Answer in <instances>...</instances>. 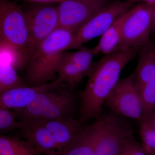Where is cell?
Listing matches in <instances>:
<instances>
[{"mask_svg": "<svg viewBox=\"0 0 155 155\" xmlns=\"http://www.w3.org/2000/svg\"><path fill=\"white\" fill-rule=\"evenodd\" d=\"M33 144L17 137L0 135V155H41Z\"/></svg>", "mask_w": 155, "mask_h": 155, "instance_id": "e0dca14e", "label": "cell"}, {"mask_svg": "<svg viewBox=\"0 0 155 155\" xmlns=\"http://www.w3.org/2000/svg\"><path fill=\"white\" fill-rule=\"evenodd\" d=\"M108 0H63L58 5L59 28L76 33L109 4Z\"/></svg>", "mask_w": 155, "mask_h": 155, "instance_id": "8fae6325", "label": "cell"}, {"mask_svg": "<svg viewBox=\"0 0 155 155\" xmlns=\"http://www.w3.org/2000/svg\"><path fill=\"white\" fill-rule=\"evenodd\" d=\"M153 30L155 31V7L153 14Z\"/></svg>", "mask_w": 155, "mask_h": 155, "instance_id": "4316f807", "label": "cell"}, {"mask_svg": "<svg viewBox=\"0 0 155 155\" xmlns=\"http://www.w3.org/2000/svg\"><path fill=\"white\" fill-rule=\"evenodd\" d=\"M136 85L139 95L143 119L155 112V83Z\"/></svg>", "mask_w": 155, "mask_h": 155, "instance_id": "ffe728a7", "label": "cell"}, {"mask_svg": "<svg viewBox=\"0 0 155 155\" xmlns=\"http://www.w3.org/2000/svg\"><path fill=\"white\" fill-rule=\"evenodd\" d=\"M64 84L59 78L37 86H25L12 89L0 94V107L18 112L26 107L37 94L43 91Z\"/></svg>", "mask_w": 155, "mask_h": 155, "instance_id": "4fadbf2b", "label": "cell"}, {"mask_svg": "<svg viewBox=\"0 0 155 155\" xmlns=\"http://www.w3.org/2000/svg\"><path fill=\"white\" fill-rule=\"evenodd\" d=\"M155 7L140 3L132 8L122 25L121 50L140 48L150 41Z\"/></svg>", "mask_w": 155, "mask_h": 155, "instance_id": "52a82bcc", "label": "cell"}, {"mask_svg": "<svg viewBox=\"0 0 155 155\" xmlns=\"http://www.w3.org/2000/svg\"><path fill=\"white\" fill-rule=\"evenodd\" d=\"M59 155H96L90 125L81 128L72 142Z\"/></svg>", "mask_w": 155, "mask_h": 155, "instance_id": "ac0fdd59", "label": "cell"}, {"mask_svg": "<svg viewBox=\"0 0 155 155\" xmlns=\"http://www.w3.org/2000/svg\"><path fill=\"white\" fill-rule=\"evenodd\" d=\"M75 33L58 28L31 50L24 67V81L28 86H37L55 80L62 53L72 49Z\"/></svg>", "mask_w": 155, "mask_h": 155, "instance_id": "7a4b0ae2", "label": "cell"}, {"mask_svg": "<svg viewBox=\"0 0 155 155\" xmlns=\"http://www.w3.org/2000/svg\"><path fill=\"white\" fill-rule=\"evenodd\" d=\"M29 2L52 3L60 2L63 0H24Z\"/></svg>", "mask_w": 155, "mask_h": 155, "instance_id": "d4e9b609", "label": "cell"}, {"mask_svg": "<svg viewBox=\"0 0 155 155\" xmlns=\"http://www.w3.org/2000/svg\"><path fill=\"white\" fill-rule=\"evenodd\" d=\"M90 125L96 155H118L125 144L135 139L126 118L111 111L102 114Z\"/></svg>", "mask_w": 155, "mask_h": 155, "instance_id": "3957f363", "label": "cell"}, {"mask_svg": "<svg viewBox=\"0 0 155 155\" xmlns=\"http://www.w3.org/2000/svg\"><path fill=\"white\" fill-rule=\"evenodd\" d=\"M29 42L28 23L22 6L9 0H0V44L14 49L25 66Z\"/></svg>", "mask_w": 155, "mask_h": 155, "instance_id": "5b68a950", "label": "cell"}, {"mask_svg": "<svg viewBox=\"0 0 155 155\" xmlns=\"http://www.w3.org/2000/svg\"><path fill=\"white\" fill-rule=\"evenodd\" d=\"M75 107L73 90L62 84L39 93L21 110L18 119L45 120L73 116Z\"/></svg>", "mask_w": 155, "mask_h": 155, "instance_id": "277c9868", "label": "cell"}, {"mask_svg": "<svg viewBox=\"0 0 155 155\" xmlns=\"http://www.w3.org/2000/svg\"><path fill=\"white\" fill-rule=\"evenodd\" d=\"M142 2V3L155 6V0H136L135 2Z\"/></svg>", "mask_w": 155, "mask_h": 155, "instance_id": "484cf974", "label": "cell"}, {"mask_svg": "<svg viewBox=\"0 0 155 155\" xmlns=\"http://www.w3.org/2000/svg\"><path fill=\"white\" fill-rule=\"evenodd\" d=\"M133 3L117 0L107 4L75 33L72 49H79L84 43L101 36L116 19L132 8Z\"/></svg>", "mask_w": 155, "mask_h": 155, "instance_id": "9c48e42d", "label": "cell"}, {"mask_svg": "<svg viewBox=\"0 0 155 155\" xmlns=\"http://www.w3.org/2000/svg\"><path fill=\"white\" fill-rule=\"evenodd\" d=\"M17 129L23 139L29 141L45 155H59L53 136L39 121L20 119Z\"/></svg>", "mask_w": 155, "mask_h": 155, "instance_id": "7c38bea8", "label": "cell"}, {"mask_svg": "<svg viewBox=\"0 0 155 155\" xmlns=\"http://www.w3.org/2000/svg\"><path fill=\"white\" fill-rule=\"evenodd\" d=\"M38 120L44 125L53 136L59 155L71 143L84 126V123L80 119H75L73 116Z\"/></svg>", "mask_w": 155, "mask_h": 155, "instance_id": "5bb4252c", "label": "cell"}, {"mask_svg": "<svg viewBox=\"0 0 155 155\" xmlns=\"http://www.w3.org/2000/svg\"><path fill=\"white\" fill-rule=\"evenodd\" d=\"M141 123L155 130V112L143 118Z\"/></svg>", "mask_w": 155, "mask_h": 155, "instance_id": "cb8c5ba5", "label": "cell"}, {"mask_svg": "<svg viewBox=\"0 0 155 155\" xmlns=\"http://www.w3.org/2000/svg\"><path fill=\"white\" fill-rule=\"evenodd\" d=\"M135 72L136 84L155 83V43L151 40L139 50Z\"/></svg>", "mask_w": 155, "mask_h": 155, "instance_id": "9a60e30c", "label": "cell"}, {"mask_svg": "<svg viewBox=\"0 0 155 155\" xmlns=\"http://www.w3.org/2000/svg\"><path fill=\"white\" fill-rule=\"evenodd\" d=\"M140 135L141 144L147 155H155V130L140 123Z\"/></svg>", "mask_w": 155, "mask_h": 155, "instance_id": "7402d4cb", "label": "cell"}, {"mask_svg": "<svg viewBox=\"0 0 155 155\" xmlns=\"http://www.w3.org/2000/svg\"><path fill=\"white\" fill-rule=\"evenodd\" d=\"M118 155H147L141 143L134 139L122 148Z\"/></svg>", "mask_w": 155, "mask_h": 155, "instance_id": "603a6c76", "label": "cell"}, {"mask_svg": "<svg viewBox=\"0 0 155 155\" xmlns=\"http://www.w3.org/2000/svg\"><path fill=\"white\" fill-rule=\"evenodd\" d=\"M127 1H130V2H135L136 0H127Z\"/></svg>", "mask_w": 155, "mask_h": 155, "instance_id": "83f0119b", "label": "cell"}, {"mask_svg": "<svg viewBox=\"0 0 155 155\" xmlns=\"http://www.w3.org/2000/svg\"><path fill=\"white\" fill-rule=\"evenodd\" d=\"M98 53L96 46H83L76 51L64 52L57 69L58 78L74 90L87 76L94 63V57Z\"/></svg>", "mask_w": 155, "mask_h": 155, "instance_id": "30bf717a", "label": "cell"}, {"mask_svg": "<svg viewBox=\"0 0 155 155\" xmlns=\"http://www.w3.org/2000/svg\"><path fill=\"white\" fill-rule=\"evenodd\" d=\"M132 8L119 17L101 36L98 44L96 46L99 53H102L105 56L121 50L122 25Z\"/></svg>", "mask_w": 155, "mask_h": 155, "instance_id": "2e32d148", "label": "cell"}, {"mask_svg": "<svg viewBox=\"0 0 155 155\" xmlns=\"http://www.w3.org/2000/svg\"><path fill=\"white\" fill-rule=\"evenodd\" d=\"M26 85L23 78L17 74V70L7 57L1 54L0 94L12 89Z\"/></svg>", "mask_w": 155, "mask_h": 155, "instance_id": "d6986e66", "label": "cell"}, {"mask_svg": "<svg viewBox=\"0 0 155 155\" xmlns=\"http://www.w3.org/2000/svg\"><path fill=\"white\" fill-rule=\"evenodd\" d=\"M104 104L111 112L141 122L142 111L135 82V72L120 79L106 98Z\"/></svg>", "mask_w": 155, "mask_h": 155, "instance_id": "ba28073f", "label": "cell"}, {"mask_svg": "<svg viewBox=\"0 0 155 155\" xmlns=\"http://www.w3.org/2000/svg\"><path fill=\"white\" fill-rule=\"evenodd\" d=\"M18 115L16 111L0 107V132L2 134L17 128Z\"/></svg>", "mask_w": 155, "mask_h": 155, "instance_id": "44dd1931", "label": "cell"}, {"mask_svg": "<svg viewBox=\"0 0 155 155\" xmlns=\"http://www.w3.org/2000/svg\"><path fill=\"white\" fill-rule=\"evenodd\" d=\"M140 48H129L104 56L94 62L86 86L79 93L80 117L84 124L102 114L106 98L120 79L122 69L138 54Z\"/></svg>", "mask_w": 155, "mask_h": 155, "instance_id": "6da1fadb", "label": "cell"}, {"mask_svg": "<svg viewBox=\"0 0 155 155\" xmlns=\"http://www.w3.org/2000/svg\"><path fill=\"white\" fill-rule=\"evenodd\" d=\"M22 7L29 29V53L59 28L58 5L51 3L30 2Z\"/></svg>", "mask_w": 155, "mask_h": 155, "instance_id": "8992f818", "label": "cell"}]
</instances>
